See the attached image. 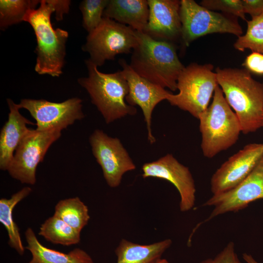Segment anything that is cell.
<instances>
[{"label":"cell","mask_w":263,"mask_h":263,"mask_svg":"<svg viewBox=\"0 0 263 263\" xmlns=\"http://www.w3.org/2000/svg\"><path fill=\"white\" fill-rule=\"evenodd\" d=\"M171 244L169 239L145 245L123 239L115 250L117 263H155Z\"/></svg>","instance_id":"ffe728a7"},{"label":"cell","mask_w":263,"mask_h":263,"mask_svg":"<svg viewBox=\"0 0 263 263\" xmlns=\"http://www.w3.org/2000/svg\"><path fill=\"white\" fill-rule=\"evenodd\" d=\"M211 64H189L185 67L177 82V94L171 93L167 100L198 119L208 107L218 85L216 73Z\"/></svg>","instance_id":"8992f818"},{"label":"cell","mask_w":263,"mask_h":263,"mask_svg":"<svg viewBox=\"0 0 263 263\" xmlns=\"http://www.w3.org/2000/svg\"><path fill=\"white\" fill-rule=\"evenodd\" d=\"M55 11V0H41L38 7L30 8L23 19L32 27L37 38L35 71L53 77L62 73L69 35L64 30L53 27L51 16Z\"/></svg>","instance_id":"3957f363"},{"label":"cell","mask_w":263,"mask_h":263,"mask_svg":"<svg viewBox=\"0 0 263 263\" xmlns=\"http://www.w3.org/2000/svg\"><path fill=\"white\" fill-rule=\"evenodd\" d=\"M136 31L109 18L103 17L98 26L89 33L82 50L97 67L119 54L131 53L136 46Z\"/></svg>","instance_id":"52a82bcc"},{"label":"cell","mask_w":263,"mask_h":263,"mask_svg":"<svg viewBox=\"0 0 263 263\" xmlns=\"http://www.w3.org/2000/svg\"><path fill=\"white\" fill-rule=\"evenodd\" d=\"M28 263H35L33 260H31Z\"/></svg>","instance_id":"836d02e7"},{"label":"cell","mask_w":263,"mask_h":263,"mask_svg":"<svg viewBox=\"0 0 263 263\" xmlns=\"http://www.w3.org/2000/svg\"><path fill=\"white\" fill-rule=\"evenodd\" d=\"M61 131L31 130L17 148L7 169L10 176L22 184L34 185L36 171L51 145L59 138Z\"/></svg>","instance_id":"9c48e42d"},{"label":"cell","mask_w":263,"mask_h":263,"mask_svg":"<svg viewBox=\"0 0 263 263\" xmlns=\"http://www.w3.org/2000/svg\"><path fill=\"white\" fill-rule=\"evenodd\" d=\"M89 142L109 187H117L123 174L135 169V164L119 139L110 137L102 130H95Z\"/></svg>","instance_id":"30bf717a"},{"label":"cell","mask_w":263,"mask_h":263,"mask_svg":"<svg viewBox=\"0 0 263 263\" xmlns=\"http://www.w3.org/2000/svg\"><path fill=\"white\" fill-rule=\"evenodd\" d=\"M233 46L240 51L250 49L263 54V13L247 21L245 34L238 37Z\"/></svg>","instance_id":"d4e9b609"},{"label":"cell","mask_w":263,"mask_h":263,"mask_svg":"<svg viewBox=\"0 0 263 263\" xmlns=\"http://www.w3.org/2000/svg\"><path fill=\"white\" fill-rule=\"evenodd\" d=\"M54 215L80 232L90 219L88 207L78 197L59 201L55 206Z\"/></svg>","instance_id":"603a6c76"},{"label":"cell","mask_w":263,"mask_h":263,"mask_svg":"<svg viewBox=\"0 0 263 263\" xmlns=\"http://www.w3.org/2000/svg\"><path fill=\"white\" fill-rule=\"evenodd\" d=\"M142 169L144 178L154 177L164 179L176 187L180 195L181 211H188L193 208L196 193L194 179L189 169L179 162L171 154L144 164Z\"/></svg>","instance_id":"5bb4252c"},{"label":"cell","mask_w":263,"mask_h":263,"mask_svg":"<svg viewBox=\"0 0 263 263\" xmlns=\"http://www.w3.org/2000/svg\"><path fill=\"white\" fill-rule=\"evenodd\" d=\"M232 16L210 10L193 0H181L180 17L183 44L188 46L194 40L209 34L242 36V28Z\"/></svg>","instance_id":"ba28073f"},{"label":"cell","mask_w":263,"mask_h":263,"mask_svg":"<svg viewBox=\"0 0 263 263\" xmlns=\"http://www.w3.org/2000/svg\"><path fill=\"white\" fill-rule=\"evenodd\" d=\"M155 263H169L167 260L165 259H160L157 260Z\"/></svg>","instance_id":"d6a6232c"},{"label":"cell","mask_w":263,"mask_h":263,"mask_svg":"<svg viewBox=\"0 0 263 263\" xmlns=\"http://www.w3.org/2000/svg\"><path fill=\"white\" fill-rule=\"evenodd\" d=\"M109 0H84L79 5L82 15V24L88 33L101 22Z\"/></svg>","instance_id":"484cf974"},{"label":"cell","mask_w":263,"mask_h":263,"mask_svg":"<svg viewBox=\"0 0 263 263\" xmlns=\"http://www.w3.org/2000/svg\"><path fill=\"white\" fill-rule=\"evenodd\" d=\"M263 199V156L250 174L240 184L227 191L213 194L203 206H214L204 222L228 212H236L250 203Z\"/></svg>","instance_id":"7c38bea8"},{"label":"cell","mask_w":263,"mask_h":263,"mask_svg":"<svg viewBox=\"0 0 263 263\" xmlns=\"http://www.w3.org/2000/svg\"><path fill=\"white\" fill-rule=\"evenodd\" d=\"M40 0H0V29L23 21L27 11L31 8H36Z\"/></svg>","instance_id":"cb8c5ba5"},{"label":"cell","mask_w":263,"mask_h":263,"mask_svg":"<svg viewBox=\"0 0 263 263\" xmlns=\"http://www.w3.org/2000/svg\"><path fill=\"white\" fill-rule=\"evenodd\" d=\"M88 76L78 79L89 94L92 103L101 113L107 124L127 115L136 114L137 109L128 104L126 98L129 86L122 70L106 74L89 59L85 60Z\"/></svg>","instance_id":"277c9868"},{"label":"cell","mask_w":263,"mask_h":263,"mask_svg":"<svg viewBox=\"0 0 263 263\" xmlns=\"http://www.w3.org/2000/svg\"><path fill=\"white\" fill-rule=\"evenodd\" d=\"M243 65L250 73L263 75V54L252 52L246 56Z\"/></svg>","instance_id":"f1b7e54d"},{"label":"cell","mask_w":263,"mask_h":263,"mask_svg":"<svg viewBox=\"0 0 263 263\" xmlns=\"http://www.w3.org/2000/svg\"><path fill=\"white\" fill-rule=\"evenodd\" d=\"M38 234L49 242L63 246L76 244L81 240V232L54 215L40 225Z\"/></svg>","instance_id":"7402d4cb"},{"label":"cell","mask_w":263,"mask_h":263,"mask_svg":"<svg viewBox=\"0 0 263 263\" xmlns=\"http://www.w3.org/2000/svg\"><path fill=\"white\" fill-rule=\"evenodd\" d=\"M138 43L132 52L130 66L137 74L172 91L185 68L173 43L155 40L136 31Z\"/></svg>","instance_id":"7a4b0ae2"},{"label":"cell","mask_w":263,"mask_h":263,"mask_svg":"<svg viewBox=\"0 0 263 263\" xmlns=\"http://www.w3.org/2000/svg\"><path fill=\"white\" fill-rule=\"evenodd\" d=\"M217 82L225 99L247 134L263 127V83L255 80L246 69L215 70Z\"/></svg>","instance_id":"6da1fadb"},{"label":"cell","mask_w":263,"mask_h":263,"mask_svg":"<svg viewBox=\"0 0 263 263\" xmlns=\"http://www.w3.org/2000/svg\"><path fill=\"white\" fill-rule=\"evenodd\" d=\"M243 258L247 263H259L251 255L246 253L243 254Z\"/></svg>","instance_id":"1f68e13d"},{"label":"cell","mask_w":263,"mask_h":263,"mask_svg":"<svg viewBox=\"0 0 263 263\" xmlns=\"http://www.w3.org/2000/svg\"><path fill=\"white\" fill-rule=\"evenodd\" d=\"M148 0H109L103 17L142 32L149 19Z\"/></svg>","instance_id":"ac0fdd59"},{"label":"cell","mask_w":263,"mask_h":263,"mask_svg":"<svg viewBox=\"0 0 263 263\" xmlns=\"http://www.w3.org/2000/svg\"><path fill=\"white\" fill-rule=\"evenodd\" d=\"M24 235L25 248L30 251L35 263H94L90 255L80 248L63 253L44 246L31 227L26 230Z\"/></svg>","instance_id":"d6986e66"},{"label":"cell","mask_w":263,"mask_h":263,"mask_svg":"<svg viewBox=\"0 0 263 263\" xmlns=\"http://www.w3.org/2000/svg\"><path fill=\"white\" fill-rule=\"evenodd\" d=\"M149 15L143 33L159 41L173 43L181 38V0H148Z\"/></svg>","instance_id":"2e32d148"},{"label":"cell","mask_w":263,"mask_h":263,"mask_svg":"<svg viewBox=\"0 0 263 263\" xmlns=\"http://www.w3.org/2000/svg\"><path fill=\"white\" fill-rule=\"evenodd\" d=\"M82 100L71 98L62 102L45 99H22L18 105L27 110L36 121L38 131L56 129L62 131L84 117Z\"/></svg>","instance_id":"8fae6325"},{"label":"cell","mask_w":263,"mask_h":263,"mask_svg":"<svg viewBox=\"0 0 263 263\" xmlns=\"http://www.w3.org/2000/svg\"><path fill=\"white\" fill-rule=\"evenodd\" d=\"M9 113L7 121L0 133V169L7 170L19 143L31 129L28 125L34 124L19 112L18 104L7 99Z\"/></svg>","instance_id":"e0dca14e"},{"label":"cell","mask_w":263,"mask_h":263,"mask_svg":"<svg viewBox=\"0 0 263 263\" xmlns=\"http://www.w3.org/2000/svg\"><path fill=\"white\" fill-rule=\"evenodd\" d=\"M29 187H25L13 194L10 198L0 199V222L4 226L8 236V245L20 255L24 253L19 228L14 221L13 211L16 206L32 192Z\"/></svg>","instance_id":"44dd1931"},{"label":"cell","mask_w":263,"mask_h":263,"mask_svg":"<svg viewBox=\"0 0 263 263\" xmlns=\"http://www.w3.org/2000/svg\"><path fill=\"white\" fill-rule=\"evenodd\" d=\"M118 62L129 86L126 101L128 104L138 105L141 109L146 123L148 139L152 144L155 142L151 128L153 110L161 101L167 100L172 93L139 75L124 59H119Z\"/></svg>","instance_id":"9a60e30c"},{"label":"cell","mask_w":263,"mask_h":263,"mask_svg":"<svg viewBox=\"0 0 263 263\" xmlns=\"http://www.w3.org/2000/svg\"><path fill=\"white\" fill-rule=\"evenodd\" d=\"M198 119L201 150L204 156L208 158L232 146L242 132L239 119L219 85L215 89L211 104Z\"/></svg>","instance_id":"5b68a950"},{"label":"cell","mask_w":263,"mask_h":263,"mask_svg":"<svg viewBox=\"0 0 263 263\" xmlns=\"http://www.w3.org/2000/svg\"><path fill=\"white\" fill-rule=\"evenodd\" d=\"M263 156V144L246 145L225 162L210 180L213 194L230 190L243 181Z\"/></svg>","instance_id":"4fadbf2b"},{"label":"cell","mask_w":263,"mask_h":263,"mask_svg":"<svg viewBox=\"0 0 263 263\" xmlns=\"http://www.w3.org/2000/svg\"><path fill=\"white\" fill-rule=\"evenodd\" d=\"M199 263H242L238 257L233 242H229L214 258L202 261Z\"/></svg>","instance_id":"83f0119b"},{"label":"cell","mask_w":263,"mask_h":263,"mask_svg":"<svg viewBox=\"0 0 263 263\" xmlns=\"http://www.w3.org/2000/svg\"><path fill=\"white\" fill-rule=\"evenodd\" d=\"M56 1V19L59 21L63 19L64 14H67L69 10L70 0H58Z\"/></svg>","instance_id":"4dcf8cb0"},{"label":"cell","mask_w":263,"mask_h":263,"mask_svg":"<svg viewBox=\"0 0 263 263\" xmlns=\"http://www.w3.org/2000/svg\"><path fill=\"white\" fill-rule=\"evenodd\" d=\"M200 4L211 11H221L245 19L242 0H203Z\"/></svg>","instance_id":"4316f807"},{"label":"cell","mask_w":263,"mask_h":263,"mask_svg":"<svg viewBox=\"0 0 263 263\" xmlns=\"http://www.w3.org/2000/svg\"><path fill=\"white\" fill-rule=\"evenodd\" d=\"M244 14H249L252 18L263 13V0H242Z\"/></svg>","instance_id":"f546056e"}]
</instances>
